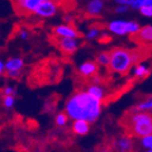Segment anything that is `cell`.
<instances>
[{
    "label": "cell",
    "mask_w": 152,
    "mask_h": 152,
    "mask_svg": "<svg viewBox=\"0 0 152 152\" xmlns=\"http://www.w3.org/2000/svg\"><path fill=\"white\" fill-rule=\"evenodd\" d=\"M102 102L93 97L86 90L73 93L64 102V112L70 119H85L90 124L99 118Z\"/></svg>",
    "instance_id": "1"
},
{
    "label": "cell",
    "mask_w": 152,
    "mask_h": 152,
    "mask_svg": "<svg viewBox=\"0 0 152 152\" xmlns=\"http://www.w3.org/2000/svg\"><path fill=\"white\" fill-rule=\"evenodd\" d=\"M121 125L128 135L137 138L145 137L152 133V113L128 111L121 118Z\"/></svg>",
    "instance_id": "2"
},
{
    "label": "cell",
    "mask_w": 152,
    "mask_h": 152,
    "mask_svg": "<svg viewBox=\"0 0 152 152\" xmlns=\"http://www.w3.org/2000/svg\"><path fill=\"white\" fill-rule=\"evenodd\" d=\"M110 54L109 68L112 72L119 75H126L133 66L138 64L142 55L137 50H130L126 48H114Z\"/></svg>",
    "instance_id": "3"
},
{
    "label": "cell",
    "mask_w": 152,
    "mask_h": 152,
    "mask_svg": "<svg viewBox=\"0 0 152 152\" xmlns=\"http://www.w3.org/2000/svg\"><path fill=\"white\" fill-rule=\"evenodd\" d=\"M108 31L115 36H134L140 28L138 22L133 20H121V19H114L108 23Z\"/></svg>",
    "instance_id": "4"
},
{
    "label": "cell",
    "mask_w": 152,
    "mask_h": 152,
    "mask_svg": "<svg viewBox=\"0 0 152 152\" xmlns=\"http://www.w3.org/2000/svg\"><path fill=\"white\" fill-rule=\"evenodd\" d=\"M59 9L60 5L57 0H49V1L41 2L38 5L34 12V15L42 19H50L58 14Z\"/></svg>",
    "instance_id": "5"
},
{
    "label": "cell",
    "mask_w": 152,
    "mask_h": 152,
    "mask_svg": "<svg viewBox=\"0 0 152 152\" xmlns=\"http://www.w3.org/2000/svg\"><path fill=\"white\" fill-rule=\"evenodd\" d=\"M24 59L20 56H12L4 61V73L10 78H17L24 69Z\"/></svg>",
    "instance_id": "6"
},
{
    "label": "cell",
    "mask_w": 152,
    "mask_h": 152,
    "mask_svg": "<svg viewBox=\"0 0 152 152\" xmlns=\"http://www.w3.org/2000/svg\"><path fill=\"white\" fill-rule=\"evenodd\" d=\"M53 35L56 38H79L78 30L70 23H59L56 24L52 28Z\"/></svg>",
    "instance_id": "7"
},
{
    "label": "cell",
    "mask_w": 152,
    "mask_h": 152,
    "mask_svg": "<svg viewBox=\"0 0 152 152\" xmlns=\"http://www.w3.org/2000/svg\"><path fill=\"white\" fill-rule=\"evenodd\" d=\"M57 47L66 55H73L80 48L78 38H57Z\"/></svg>",
    "instance_id": "8"
},
{
    "label": "cell",
    "mask_w": 152,
    "mask_h": 152,
    "mask_svg": "<svg viewBox=\"0 0 152 152\" xmlns=\"http://www.w3.org/2000/svg\"><path fill=\"white\" fill-rule=\"evenodd\" d=\"M45 1H49V0H18L14 4L15 7L19 11V13L28 15L34 14L36 7Z\"/></svg>",
    "instance_id": "9"
},
{
    "label": "cell",
    "mask_w": 152,
    "mask_h": 152,
    "mask_svg": "<svg viewBox=\"0 0 152 152\" xmlns=\"http://www.w3.org/2000/svg\"><path fill=\"white\" fill-rule=\"evenodd\" d=\"M98 66L96 61L94 60H86V61L81 62L77 68L78 74L83 77V78H92L93 76H95L98 72Z\"/></svg>",
    "instance_id": "10"
},
{
    "label": "cell",
    "mask_w": 152,
    "mask_h": 152,
    "mask_svg": "<svg viewBox=\"0 0 152 152\" xmlns=\"http://www.w3.org/2000/svg\"><path fill=\"white\" fill-rule=\"evenodd\" d=\"M133 138L128 134L121 135L114 140V147L117 152H130L133 148Z\"/></svg>",
    "instance_id": "11"
},
{
    "label": "cell",
    "mask_w": 152,
    "mask_h": 152,
    "mask_svg": "<svg viewBox=\"0 0 152 152\" xmlns=\"http://www.w3.org/2000/svg\"><path fill=\"white\" fill-rule=\"evenodd\" d=\"M104 9V0H90L86 5V13L90 17H97Z\"/></svg>",
    "instance_id": "12"
},
{
    "label": "cell",
    "mask_w": 152,
    "mask_h": 152,
    "mask_svg": "<svg viewBox=\"0 0 152 152\" xmlns=\"http://www.w3.org/2000/svg\"><path fill=\"white\" fill-rule=\"evenodd\" d=\"M72 131L75 135L85 136L90 132L91 124L85 119H75L72 123Z\"/></svg>",
    "instance_id": "13"
},
{
    "label": "cell",
    "mask_w": 152,
    "mask_h": 152,
    "mask_svg": "<svg viewBox=\"0 0 152 152\" xmlns=\"http://www.w3.org/2000/svg\"><path fill=\"white\" fill-rule=\"evenodd\" d=\"M134 39L142 43H152V24L140 26L138 32L134 35Z\"/></svg>",
    "instance_id": "14"
},
{
    "label": "cell",
    "mask_w": 152,
    "mask_h": 152,
    "mask_svg": "<svg viewBox=\"0 0 152 152\" xmlns=\"http://www.w3.org/2000/svg\"><path fill=\"white\" fill-rule=\"evenodd\" d=\"M129 111L131 112H148L152 113V95L146 96L142 100L133 106Z\"/></svg>",
    "instance_id": "15"
},
{
    "label": "cell",
    "mask_w": 152,
    "mask_h": 152,
    "mask_svg": "<svg viewBox=\"0 0 152 152\" xmlns=\"http://www.w3.org/2000/svg\"><path fill=\"white\" fill-rule=\"evenodd\" d=\"M86 91L90 95H92L93 97L97 98V99L104 102V97H106V91L100 85H95V83H91L90 86L87 87Z\"/></svg>",
    "instance_id": "16"
},
{
    "label": "cell",
    "mask_w": 152,
    "mask_h": 152,
    "mask_svg": "<svg viewBox=\"0 0 152 152\" xmlns=\"http://www.w3.org/2000/svg\"><path fill=\"white\" fill-rule=\"evenodd\" d=\"M150 72H151V70L147 64L138 62V64L133 66V75L135 76L136 78H145L149 75Z\"/></svg>",
    "instance_id": "17"
},
{
    "label": "cell",
    "mask_w": 152,
    "mask_h": 152,
    "mask_svg": "<svg viewBox=\"0 0 152 152\" xmlns=\"http://www.w3.org/2000/svg\"><path fill=\"white\" fill-rule=\"evenodd\" d=\"M69 116L66 114V112H58V113L55 115L54 117V123L55 125H56L57 127H60V128H62V127L66 126V124H68V121H69Z\"/></svg>",
    "instance_id": "18"
},
{
    "label": "cell",
    "mask_w": 152,
    "mask_h": 152,
    "mask_svg": "<svg viewBox=\"0 0 152 152\" xmlns=\"http://www.w3.org/2000/svg\"><path fill=\"white\" fill-rule=\"evenodd\" d=\"M100 35H102L100 28H98V26H91L88 31H87V33H86V39L92 41L95 40V39H97Z\"/></svg>",
    "instance_id": "19"
},
{
    "label": "cell",
    "mask_w": 152,
    "mask_h": 152,
    "mask_svg": "<svg viewBox=\"0 0 152 152\" xmlns=\"http://www.w3.org/2000/svg\"><path fill=\"white\" fill-rule=\"evenodd\" d=\"M96 64L98 66H108L110 62V54L109 52H100L99 54L96 56V59H95Z\"/></svg>",
    "instance_id": "20"
},
{
    "label": "cell",
    "mask_w": 152,
    "mask_h": 152,
    "mask_svg": "<svg viewBox=\"0 0 152 152\" xmlns=\"http://www.w3.org/2000/svg\"><path fill=\"white\" fill-rule=\"evenodd\" d=\"M16 104V96L15 95H3L2 106L5 109H13Z\"/></svg>",
    "instance_id": "21"
},
{
    "label": "cell",
    "mask_w": 152,
    "mask_h": 152,
    "mask_svg": "<svg viewBox=\"0 0 152 152\" xmlns=\"http://www.w3.org/2000/svg\"><path fill=\"white\" fill-rule=\"evenodd\" d=\"M148 5H152V0H134L131 4V7L135 11H138L142 7H148Z\"/></svg>",
    "instance_id": "22"
},
{
    "label": "cell",
    "mask_w": 152,
    "mask_h": 152,
    "mask_svg": "<svg viewBox=\"0 0 152 152\" xmlns=\"http://www.w3.org/2000/svg\"><path fill=\"white\" fill-rule=\"evenodd\" d=\"M17 35H18L19 39L22 41H26L30 39V37H31V33H30V31H28V28H20L18 30V33H17Z\"/></svg>",
    "instance_id": "23"
},
{
    "label": "cell",
    "mask_w": 152,
    "mask_h": 152,
    "mask_svg": "<svg viewBox=\"0 0 152 152\" xmlns=\"http://www.w3.org/2000/svg\"><path fill=\"white\" fill-rule=\"evenodd\" d=\"M140 145L145 149H151L152 150V133L150 135H147L145 137L140 138Z\"/></svg>",
    "instance_id": "24"
},
{
    "label": "cell",
    "mask_w": 152,
    "mask_h": 152,
    "mask_svg": "<svg viewBox=\"0 0 152 152\" xmlns=\"http://www.w3.org/2000/svg\"><path fill=\"white\" fill-rule=\"evenodd\" d=\"M138 12L140 15L147 18H152V5H148V7H144L142 9L138 10Z\"/></svg>",
    "instance_id": "25"
},
{
    "label": "cell",
    "mask_w": 152,
    "mask_h": 152,
    "mask_svg": "<svg viewBox=\"0 0 152 152\" xmlns=\"http://www.w3.org/2000/svg\"><path fill=\"white\" fill-rule=\"evenodd\" d=\"M17 92H16V89L13 87V86H10L7 85L3 87L2 89V95H15L16 96Z\"/></svg>",
    "instance_id": "26"
},
{
    "label": "cell",
    "mask_w": 152,
    "mask_h": 152,
    "mask_svg": "<svg viewBox=\"0 0 152 152\" xmlns=\"http://www.w3.org/2000/svg\"><path fill=\"white\" fill-rule=\"evenodd\" d=\"M128 11H129V7H126V5H116L115 9H114V13L117 15L126 14Z\"/></svg>",
    "instance_id": "27"
},
{
    "label": "cell",
    "mask_w": 152,
    "mask_h": 152,
    "mask_svg": "<svg viewBox=\"0 0 152 152\" xmlns=\"http://www.w3.org/2000/svg\"><path fill=\"white\" fill-rule=\"evenodd\" d=\"M117 5H126V7H131L134 0H113Z\"/></svg>",
    "instance_id": "28"
},
{
    "label": "cell",
    "mask_w": 152,
    "mask_h": 152,
    "mask_svg": "<svg viewBox=\"0 0 152 152\" xmlns=\"http://www.w3.org/2000/svg\"><path fill=\"white\" fill-rule=\"evenodd\" d=\"M92 83H95V85H102V79H100L99 76L95 75L92 77Z\"/></svg>",
    "instance_id": "29"
},
{
    "label": "cell",
    "mask_w": 152,
    "mask_h": 152,
    "mask_svg": "<svg viewBox=\"0 0 152 152\" xmlns=\"http://www.w3.org/2000/svg\"><path fill=\"white\" fill-rule=\"evenodd\" d=\"M4 74V61L0 59V77Z\"/></svg>",
    "instance_id": "30"
},
{
    "label": "cell",
    "mask_w": 152,
    "mask_h": 152,
    "mask_svg": "<svg viewBox=\"0 0 152 152\" xmlns=\"http://www.w3.org/2000/svg\"><path fill=\"white\" fill-rule=\"evenodd\" d=\"M100 152H110L109 150H107V149H104V150H102Z\"/></svg>",
    "instance_id": "31"
},
{
    "label": "cell",
    "mask_w": 152,
    "mask_h": 152,
    "mask_svg": "<svg viewBox=\"0 0 152 152\" xmlns=\"http://www.w3.org/2000/svg\"><path fill=\"white\" fill-rule=\"evenodd\" d=\"M147 152H152L151 149H147Z\"/></svg>",
    "instance_id": "32"
},
{
    "label": "cell",
    "mask_w": 152,
    "mask_h": 152,
    "mask_svg": "<svg viewBox=\"0 0 152 152\" xmlns=\"http://www.w3.org/2000/svg\"><path fill=\"white\" fill-rule=\"evenodd\" d=\"M12 1H13V2L15 3V2H16V1H18V0H12Z\"/></svg>",
    "instance_id": "33"
},
{
    "label": "cell",
    "mask_w": 152,
    "mask_h": 152,
    "mask_svg": "<svg viewBox=\"0 0 152 152\" xmlns=\"http://www.w3.org/2000/svg\"><path fill=\"white\" fill-rule=\"evenodd\" d=\"M130 152H134V151H130Z\"/></svg>",
    "instance_id": "34"
}]
</instances>
